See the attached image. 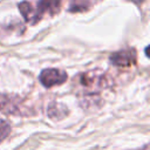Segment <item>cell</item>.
<instances>
[{"label":"cell","mask_w":150,"mask_h":150,"mask_svg":"<svg viewBox=\"0 0 150 150\" xmlns=\"http://www.w3.org/2000/svg\"><path fill=\"white\" fill-rule=\"evenodd\" d=\"M74 80L86 93H94V91L102 90L109 84V81L105 74L98 70L82 73Z\"/></svg>","instance_id":"6da1fadb"},{"label":"cell","mask_w":150,"mask_h":150,"mask_svg":"<svg viewBox=\"0 0 150 150\" xmlns=\"http://www.w3.org/2000/svg\"><path fill=\"white\" fill-rule=\"evenodd\" d=\"M0 112L22 116L29 114L28 109L23 105L22 100L20 97L8 94H0Z\"/></svg>","instance_id":"7a4b0ae2"},{"label":"cell","mask_w":150,"mask_h":150,"mask_svg":"<svg viewBox=\"0 0 150 150\" xmlns=\"http://www.w3.org/2000/svg\"><path fill=\"white\" fill-rule=\"evenodd\" d=\"M110 63L117 67H128L136 63L137 55L135 49H123L110 55Z\"/></svg>","instance_id":"277c9868"},{"label":"cell","mask_w":150,"mask_h":150,"mask_svg":"<svg viewBox=\"0 0 150 150\" xmlns=\"http://www.w3.org/2000/svg\"><path fill=\"white\" fill-rule=\"evenodd\" d=\"M61 1L62 0H39L38 7L35 8L39 19H41V16L46 12L52 15L57 13L60 9V6H61Z\"/></svg>","instance_id":"5b68a950"},{"label":"cell","mask_w":150,"mask_h":150,"mask_svg":"<svg viewBox=\"0 0 150 150\" xmlns=\"http://www.w3.org/2000/svg\"><path fill=\"white\" fill-rule=\"evenodd\" d=\"M129 1H132V2L136 4V5H142V4L144 2V0H129Z\"/></svg>","instance_id":"30bf717a"},{"label":"cell","mask_w":150,"mask_h":150,"mask_svg":"<svg viewBox=\"0 0 150 150\" xmlns=\"http://www.w3.org/2000/svg\"><path fill=\"white\" fill-rule=\"evenodd\" d=\"M89 7V2L86 0H71L69 11L70 12H83L87 11Z\"/></svg>","instance_id":"ba28073f"},{"label":"cell","mask_w":150,"mask_h":150,"mask_svg":"<svg viewBox=\"0 0 150 150\" xmlns=\"http://www.w3.org/2000/svg\"><path fill=\"white\" fill-rule=\"evenodd\" d=\"M11 132V125L4 121V120H0V142H2Z\"/></svg>","instance_id":"9c48e42d"},{"label":"cell","mask_w":150,"mask_h":150,"mask_svg":"<svg viewBox=\"0 0 150 150\" xmlns=\"http://www.w3.org/2000/svg\"><path fill=\"white\" fill-rule=\"evenodd\" d=\"M67 112H68L67 107H64L63 104L56 103V102L52 103L48 107V116L53 120H61L67 115Z\"/></svg>","instance_id":"52a82bcc"},{"label":"cell","mask_w":150,"mask_h":150,"mask_svg":"<svg viewBox=\"0 0 150 150\" xmlns=\"http://www.w3.org/2000/svg\"><path fill=\"white\" fill-rule=\"evenodd\" d=\"M39 80L43 87L52 88L54 86H59V84L64 83L67 80V73L61 70V69L47 68L40 73Z\"/></svg>","instance_id":"3957f363"},{"label":"cell","mask_w":150,"mask_h":150,"mask_svg":"<svg viewBox=\"0 0 150 150\" xmlns=\"http://www.w3.org/2000/svg\"><path fill=\"white\" fill-rule=\"evenodd\" d=\"M18 8H19V11L21 12L23 19H25L27 22H30L32 25H34V23H36V22L40 20L39 16H38V14H36L35 8H34L29 2L22 1V2H20V4L18 5Z\"/></svg>","instance_id":"8992f818"}]
</instances>
